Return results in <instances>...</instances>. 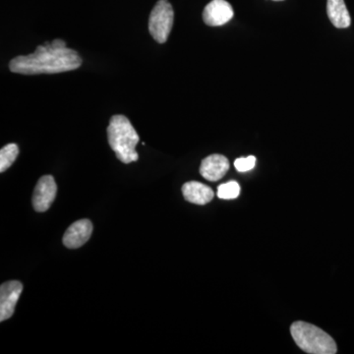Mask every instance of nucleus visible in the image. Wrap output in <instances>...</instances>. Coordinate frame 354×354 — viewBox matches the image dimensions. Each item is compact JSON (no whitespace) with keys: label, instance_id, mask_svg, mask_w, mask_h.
<instances>
[{"label":"nucleus","instance_id":"6","mask_svg":"<svg viewBox=\"0 0 354 354\" xmlns=\"http://www.w3.org/2000/svg\"><path fill=\"white\" fill-rule=\"evenodd\" d=\"M23 291V285L18 281H6L0 286V321L13 315L16 304Z\"/></svg>","mask_w":354,"mask_h":354},{"label":"nucleus","instance_id":"2","mask_svg":"<svg viewBox=\"0 0 354 354\" xmlns=\"http://www.w3.org/2000/svg\"><path fill=\"white\" fill-rule=\"evenodd\" d=\"M108 139L116 158L123 164L137 162L139 158L136 146L139 143L138 133L133 127L127 116L122 114L113 115L109 120Z\"/></svg>","mask_w":354,"mask_h":354},{"label":"nucleus","instance_id":"15","mask_svg":"<svg viewBox=\"0 0 354 354\" xmlns=\"http://www.w3.org/2000/svg\"><path fill=\"white\" fill-rule=\"evenodd\" d=\"M274 1H283V0H274Z\"/></svg>","mask_w":354,"mask_h":354},{"label":"nucleus","instance_id":"10","mask_svg":"<svg viewBox=\"0 0 354 354\" xmlns=\"http://www.w3.org/2000/svg\"><path fill=\"white\" fill-rule=\"evenodd\" d=\"M183 196L186 201L196 205H206L215 196L213 189L198 181H189L183 186Z\"/></svg>","mask_w":354,"mask_h":354},{"label":"nucleus","instance_id":"9","mask_svg":"<svg viewBox=\"0 0 354 354\" xmlns=\"http://www.w3.org/2000/svg\"><path fill=\"white\" fill-rule=\"evenodd\" d=\"M228 169H230V162L227 158L225 156L215 153L202 160L200 174L207 180L215 183L223 178L227 174Z\"/></svg>","mask_w":354,"mask_h":354},{"label":"nucleus","instance_id":"13","mask_svg":"<svg viewBox=\"0 0 354 354\" xmlns=\"http://www.w3.org/2000/svg\"><path fill=\"white\" fill-rule=\"evenodd\" d=\"M218 197L223 200L236 199L241 194V185L236 181H228L218 187Z\"/></svg>","mask_w":354,"mask_h":354},{"label":"nucleus","instance_id":"3","mask_svg":"<svg viewBox=\"0 0 354 354\" xmlns=\"http://www.w3.org/2000/svg\"><path fill=\"white\" fill-rule=\"evenodd\" d=\"M292 339L298 346L310 354H335L337 353V344L330 335L312 324L293 323L290 327Z\"/></svg>","mask_w":354,"mask_h":354},{"label":"nucleus","instance_id":"5","mask_svg":"<svg viewBox=\"0 0 354 354\" xmlns=\"http://www.w3.org/2000/svg\"><path fill=\"white\" fill-rule=\"evenodd\" d=\"M57 185L51 176H41L35 187L32 206L39 213L48 211L57 197Z\"/></svg>","mask_w":354,"mask_h":354},{"label":"nucleus","instance_id":"1","mask_svg":"<svg viewBox=\"0 0 354 354\" xmlns=\"http://www.w3.org/2000/svg\"><path fill=\"white\" fill-rule=\"evenodd\" d=\"M82 58L78 53L66 46L62 39L39 46L31 55H20L13 58L9 68L13 73L23 75L38 74H57L79 68Z\"/></svg>","mask_w":354,"mask_h":354},{"label":"nucleus","instance_id":"4","mask_svg":"<svg viewBox=\"0 0 354 354\" xmlns=\"http://www.w3.org/2000/svg\"><path fill=\"white\" fill-rule=\"evenodd\" d=\"M174 12L167 0H158L149 18V31L158 44H165L174 26Z\"/></svg>","mask_w":354,"mask_h":354},{"label":"nucleus","instance_id":"7","mask_svg":"<svg viewBox=\"0 0 354 354\" xmlns=\"http://www.w3.org/2000/svg\"><path fill=\"white\" fill-rule=\"evenodd\" d=\"M234 16V8L227 0H212L203 11L205 24L211 27L227 24Z\"/></svg>","mask_w":354,"mask_h":354},{"label":"nucleus","instance_id":"11","mask_svg":"<svg viewBox=\"0 0 354 354\" xmlns=\"http://www.w3.org/2000/svg\"><path fill=\"white\" fill-rule=\"evenodd\" d=\"M328 17L337 29L348 28L351 18L344 0H327Z\"/></svg>","mask_w":354,"mask_h":354},{"label":"nucleus","instance_id":"14","mask_svg":"<svg viewBox=\"0 0 354 354\" xmlns=\"http://www.w3.org/2000/svg\"><path fill=\"white\" fill-rule=\"evenodd\" d=\"M256 158L254 156H249L246 158H236L234 162V167L237 171L246 172L251 171L255 167Z\"/></svg>","mask_w":354,"mask_h":354},{"label":"nucleus","instance_id":"12","mask_svg":"<svg viewBox=\"0 0 354 354\" xmlns=\"http://www.w3.org/2000/svg\"><path fill=\"white\" fill-rule=\"evenodd\" d=\"M19 155V148L16 144H8L0 151V172H4L13 165Z\"/></svg>","mask_w":354,"mask_h":354},{"label":"nucleus","instance_id":"8","mask_svg":"<svg viewBox=\"0 0 354 354\" xmlns=\"http://www.w3.org/2000/svg\"><path fill=\"white\" fill-rule=\"evenodd\" d=\"M92 232L93 225L90 221H77L67 228L62 241L67 248H79L90 239Z\"/></svg>","mask_w":354,"mask_h":354}]
</instances>
